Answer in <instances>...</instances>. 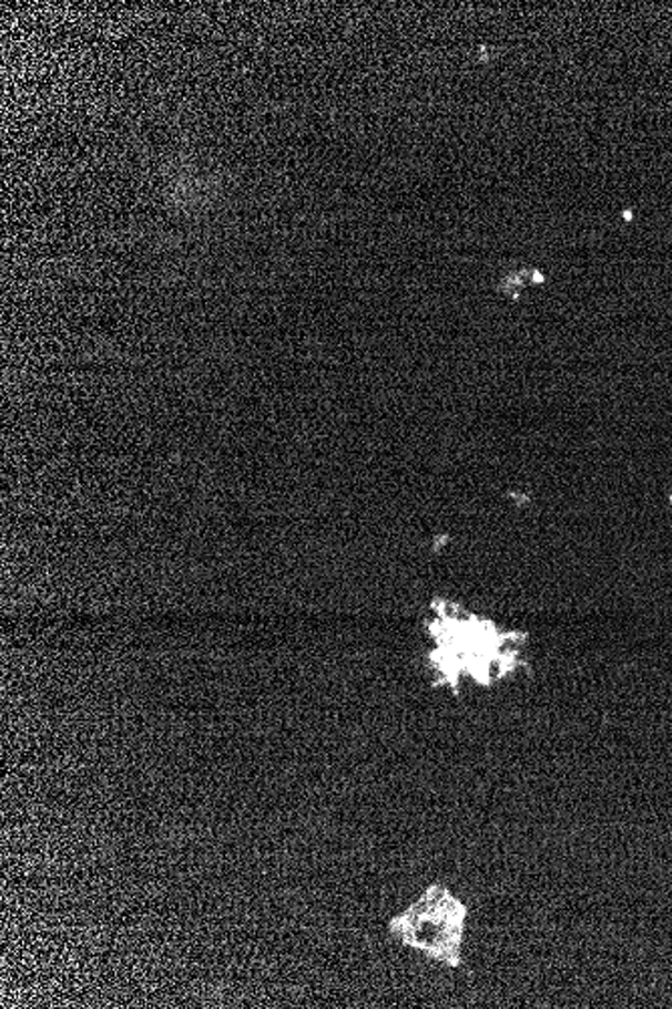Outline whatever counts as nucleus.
I'll return each mask as SVG.
<instances>
[{"label":"nucleus","mask_w":672,"mask_h":1009,"mask_svg":"<svg viewBox=\"0 0 672 1009\" xmlns=\"http://www.w3.org/2000/svg\"><path fill=\"white\" fill-rule=\"evenodd\" d=\"M466 907L444 887H429L424 897L390 921V934L403 945L457 967L466 935Z\"/></svg>","instance_id":"1"}]
</instances>
